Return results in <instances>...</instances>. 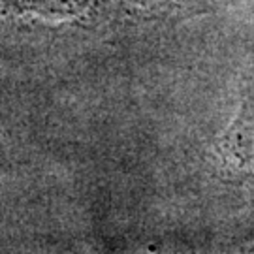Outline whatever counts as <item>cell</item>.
<instances>
[{"instance_id": "cell-1", "label": "cell", "mask_w": 254, "mask_h": 254, "mask_svg": "<svg viewBox=\"0 0 254 254\" xmlns=\"http://www.w3.org/2000/svg\"><path fill=\"white\" fill-rule=\"evenodd\" d=\"M218 162L228 177L254 181V96H245L236 119L217 145Z\"/></svg>"}, {"instance_id": "cell-2", "label": "cell", "mask_w": 254, "mask_h": 254, "mask_svg": "<svg viewBox=\"0 0 254 254\" xmlns=\"http://www.w3.org/2000/svg\"><path fill=\"white\" fill-rule=\"evenodd\" d=\"M94 0H15V8L28 15L46 19L83 17Z\"/></svg>"}, {"instance_id": "cell-3", "label": "cell", "mask_w": 254, "mask_h": 254, "mask_svg": "<svg viewBox=\"0 0 254 254\" xmlns=\"http://www.w3.org/2000/svg\"><path fill=\"white\" fill-rule=\"evenodd\" d=\"M130 2L136 4L137 8L147 9V11H166V9L181 8L189 0H130Z\"/></svg>"}]
</instances>
